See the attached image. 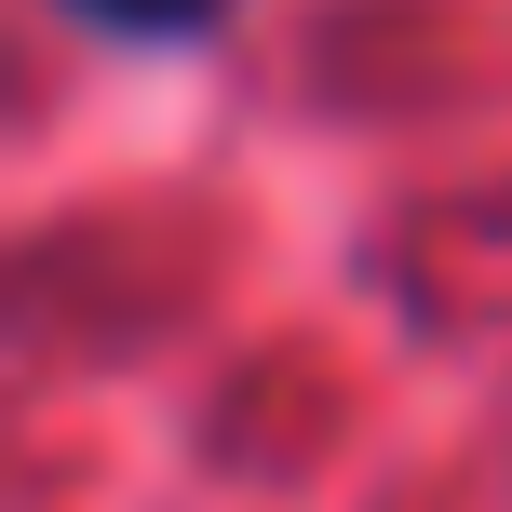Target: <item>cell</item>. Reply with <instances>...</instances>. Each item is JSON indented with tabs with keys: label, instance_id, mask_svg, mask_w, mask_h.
<instances>
[{
	"label": "cell",
	"instance_id": "6da1fadb",
	"mask_svg": "<svg viewBox=\"0 0 512 512\" xmlns=\"http://www.w3.org/2000/svg\"><path fill=\"white\" fill-rule=\"evenodd\" d=\"M81 27H122V41H189V27H216L230 0H68Z\"/></svg>",
	"mask_w": 512,
	"mask_h": 512
}]
</instances>
